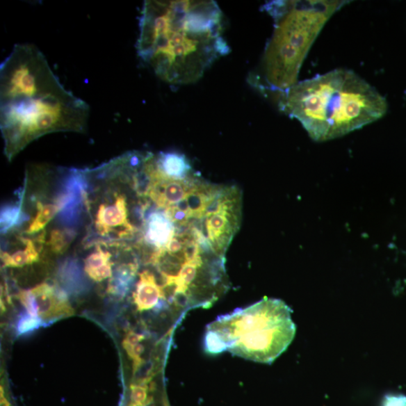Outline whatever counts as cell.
Masks as SVG:
<instances>
[{"instance_id": "obj_21", "label": "cell", "mask_w": 406, "mask_h": 406, "mask_svg": "<svg viewBox=\"0 0 406 406\" xmlns=\"http://www.w3.org/2000/svg\"><path fill=\"white\" fill-rule=\"evenodd\" d=\"M382 406H406V396L403 395L387 396Z\"/></svg>"}, {"instance_id": "obj_17", "label": "cell", "mask_w": 406, "mask_h": 406, "mask_svg": "<svg viewBox=\"0 0 406 406\" xmlns=\"http://www.w3.org/2000/svg\"><path fill=\"white\" fill-rule=\"evenodd\" d=\"M42 325V320L40 317H33L30 315L23 316L17 324V331L19 334L29 333Z\"/></svg>"}, {"instance_id": "obj_6", "label": "cell", "mask_w": 406, "mask_h": 406, "mask_svg": "<svg viewBox=\"0 0 406 406\" xmlns=\"http://www.w3.org/2000/svg\"><path fill=\"white\" fill-rule=\"evenodd\" d=\"M95 227L102 236L116 234L119 238L133 235L136 229L129 222L124 196L118 195L112 203H103L98 209Z\"/></svg>"}, {"instance_id": "obj_18", "label": "cell", "mask_w": 406, "mask_h": 406, "mask_svg": "<svg viewBox=\"0 0 406 406\" xmlns=\"http://www.w3.org/2000/svg\"><path fill=\"white\" fill-rule=\"evenodd\" d=\"M17 298L20 300L29 315L39 317L38 309L31 290L22 291L17 294Z\"/></svg>"}, {"instance_id": "obj_3", "label": "cell", "mask_w": 406, "mask_h": 406, "mask_svg": "<svg viewBox=\"0 0 406 406\" xmlns=\"http://www.w3.org/2000/svg\"><path fill=\"white\" fill-rule=\"evenodd\" d=\"M279 106L297 119L314 141L359 130L387 113L385 98L361 76L337 69L302 81L279 95Z\"/></svg>"}, {"instance_id": "obj_10", "label": "cell", "mask_w": 406, "mask_h": 406, "mask_svg": "<svg viewBox=\"0 0 406 406\" xmlns=\"http://www.w3.org/2000/svg\"><path fill=\"white\" fill-rule=\"evenodd\" d=\"M174 225L165 211H154L145 220V242L156 248H165L174 236Z\"/></svg>"}, {"instance_id": "obj_2", "label": "cell", "mask_w": 406, "mask_h": 406, "mask_svg": "<svg viewBox=\"0 0 406 406\" xmlns=\"http://www.w3.org/2000/svg\"><path fill=\"white\" fill-rule=\"evenodd\" d=\"M223 35V14L215 1L147 0L136 51L162 81L188 85L229 52Z\"/></svg>"}, {"instance_id": "obj_16", "label": "cell", "mask_w": 406, "mask_h": 406, "mask_svg": "<svg viewBox=\"0 0 406 406\" xmlns=\"http://www.w3.org/2000/svg\"><path fill=\"white\" fill-rule=\"evenodd\" d=\"M19 207L8 206L5 208L1 215L2 232H6L9 228L19 222L22 216Z\"/></svg>"}, {"instance_id": "obj_8", "label": "cell", "mask_w": 406, "mask_h": 406, "mask_svg": "<svg viewBox=\"0 0 406 406\" xmlns=\"http://www.w3.org/2000/svg\"><path fill=\"white\" fill-rule=\"evenodd\" d=\"M39 317L42 320H51L72 315L67 294L60 289H55L43 283L31 289Z\"/></svg>"}, {"instance_id": "obj_9", "label": "cell", "mask_w": 406, "mask_h": 406, "mask_svg": "<svg viewBox=\"0 0 406 406\" xmlns=\"http://www.w3.org/2000/svg\"><path fill=\"white\" fill-rule=\"evenodd\" d=\"M153 162L156 172L165 179L186 181L195 174L186 156L177 152L153 154Z\"/></svg>"}, {"instance_id": "obj_4", "label": "cell", "mask_w": 406, "mask_h": 406, "mask_svg": "<svg viewBox=\"0 0 406 406\" xmlns=\"http://www.w3.org/2000/svg\"><path fill=\"white\" fill-rule=\"evenodd\" d=\"M348 1H272L263 10L274 20L261 72L250 77L258 89L281 94L296 85L302 63L322 29Z\"/></svg>"}, {"instance_id": "obj_20", "label": "cell", "mask_w": 406, "mask_h": 406, "mask_svg": "<svg viewBox=\"0 0 406 406\" xmlns=\"http://www.w3.org/2000/svg\"><path fill=\"white\" fill-rule=\"evenodd\" d=\"M112 262L102 266L99 270L88 275L95 282H102L113 276Z\"/></svg>"}, {"instance_id": "obj_7", "label": "cell", "mask_w": 406, "mask_h": 406, "mask_svg": "<svg viewBox=\"0 0 406 406\" xmlns=\"http://www.w3.org/2000/svg\"><path fill=\"white\" fill-rule=\"evenodd\" d=\"M241 212L223 211L206 217L207 238L212 251L219 257L225 258L240 226Z\"/></svg>"}, {"instance_id": "obj_19", "label": "cell", "mask_w": 406, "mask_h": 406, "mask_svg": "<svg viewBox=\"0 0 406 406\" xmlns=\"http://www.w3.org/2000/svg\"><path fill=\"white\" fill-rule=\"evenodd\" d=\"M131 403L129 406H144L147 400V387L143 384H131Z\"/></svg>"}, {"instance_id": "obj_14", "label": "cell", "mask_w": 406, "mask_h": 406, "mask_svg": "<svg viewBox=\"0 0 406 406\" xmlns=\"http://www.w3.org/2000/svg\"><path fill=\"white\" fill-rule=\"evenodd\" d=\"M75 236L76 233L72 229H56L52 230L49 239L51 251L56 254H63L67 250Z\"/></svg>"}, {"instance_id": "obj_15", "label": "cell", "mask_w": 406, "mask_h": 406, "mask_svg": "<svg viewBox=\"0 0 406 406\" xmlns=\"http://www.w3.org/2000/svg\"><path fill=\"white\" fill-rule=\"evenodd\" d=\"M111 257L112 254L97 246L96 251L90 254L86 260L85 270L88 275L110 263Z\"/></svg>"}, {"instance_id": "obj_22", "label": "cell", "mask_w": 406, "mask_h": 406, "mask_svg": "<svg viewBox=\"0 0 406 406\" xmlns=\"http://www.w3.org/2000/svg\"><path fill=\"white\" fill-rule=\"evenodd\" d=\"M1 406H10V404L5 398L3 386H1Z\"/></svg>"}, {"instance_id": "obj_1", "label": "cell", "mask_w": 406, "mask_h": 406, "mask_svg": "<svg viewBox=\"0 0 406 406\" xmlns=\"http://www.w3.org/2000/svg\"><path fill=\"white\" fill-rule=\"evenodd\" d=\"M90 107L61 84L44 54L16 44L0 67V129L12 160L37 138L86 131Z\"/></svg>"}, {"instance_id": "obj_5", "label": "cell", "mask_w": 406, "mask_h": 406, "mask_svg": "<svg viewBox=\"0 0 406 406\" xmlns=\"http://www.w3.org/2000/svg\"><path fill=\"white\" fill-rule=\"evenodd\" d=\"M291 312L283 301L265 298L211 323L205 336V349L211 355L228 350L248 361L270 364L296 334Z\"/></svg>"}, {"instance_id": "obj_12", "label": "cell", "mask_w": 406, "mask_h": 406, "mask_svg": "<svg viewBox=\"0 0 406 406\" xmlns=\"http://www.w3.org/2000/svg\"><path fill=\"white\" fill-rule=\"evenodd\" d=\"M23 243L25 245V248L23 250L17 251L12 255L7 252L1 253L2 261L5 266L22 267L39 260V252L37 251L32 240L25 238L23 240Z\"/></svg>"}, {"instance_id": "obj_13", "label": "cell", "mask_w": 406, "mask_h": 406, "mask_svg": "<svg viewBox=\"0 0 406 406\" xmlns=\"http://www.w3.org/2000/svg\"><path fill=\"white\" fill-rule=\"evenodd\" d=\"M37 208H38L37 209L38 211L27 229V234H33L40 232L57 215L58 212L62 210V206L58 200L54 203L44 205L42 202H38Z\"/></svg>"}, {"instance_id": "obj_11", "label": "cell", "mask_w": 406, "mask_h": 406, "mask_svg": "<svg viewBox=\"0 0 406 406\" xmlns=\"http://www.w3.org/2000/svg\"><path fill=\"white\" fill-rule=\"evenodd\" d=\"M133 299L138 311L149 310L165 303L160 300H164L162 289L152 272L145 270L140 274Z\"/></svg>"}]
</instances>
